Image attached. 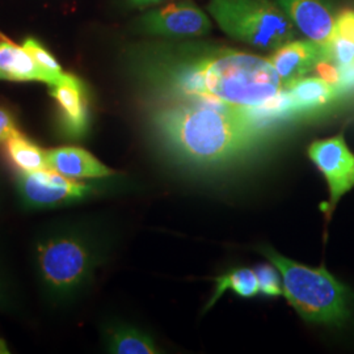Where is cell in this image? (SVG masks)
<instances>
[{
    "label": "cell",
    "mask_w": 354,
    "mask_h": 354,
    "mask_svg": "<svg viewBox=\"0 0 354 354\" xmlns=\"http://www.w3.org/2000/svg\"><path fill=\"white\" fill-rule=\"evenodd\" d=\"M134 66L158 102L209 100L247 112L283 89L268 58L241 51L214 53L193 62L143 58Z\"/></svg>",
    "instance_id": "obj_1"
},
{
    "label": "cell",
    "mask_w": 354,
    "mask_h": 354,
    "mask_svg": "<svg viewBox=\"0 0 354 354\" xmlns=\"http://www.w3.org/2000/svg\"><path fill=\"white\" fill-rule=\"evenodd\" d=\"M102 263V244L93 222L66 214L39 225L29 241V264L38 295L50 311L75 308Z\"/></svg>",
    "instance_id": "obj_2"
},
{
    "label": "cell",
    "mask_w": 354,
    "mask_h": 354,
    "mask_svg": "<svg viewBox=\"0 0 354 354\" xmlns=\"http://www.w3.org/2000/svg\"><path fill=\"white\" fill-rule=\"evenodd\" d=\"M150 125L165 150L197 165L232 159L251 145L257 129L244 111L209 100L158 102Z\"/></svg>",
    "instance_id": "obj_3"
},
{
    "label": "cell",
    "mask_w": 354,
    "mask_h": 354,
    "mask_svg": "<svg viewBox=\"0 0 354 354\" xmlns=\"http://www.w3.org/2000/svg\"><path fill=\"white\" fill-rule=\"evenodd\" d=\"M260 251L277 268L283 294L304 320L342 326L349 319L351 291L324 266L308 268L281 256L270 247H263Z\"/></svg>",
    "instance_id": "obj_4"
},
{
    "label": "cell",
    "mask_w": 354,
    "mask_h": 354,
    "mask_svg": "<svg viewBox=\"0 0 354 354\" xmlns=\"http://www.w3.org/2000/svg\"><path fill=\"white\" fill-rule=\"evenodd\" d=\"M209 12L228 35L263 50H276L297 36V28L272 0H210Z\"/></svg>",
    "instance_id": "obj_5"
},
{
    "label": "cell",
    "mask_w": 354,
    "mask_h": 354,
    "mask_svg": "<svg viewBox=\"0 0 354 354\" xmlns=\"http://www.w3.org/2000/svg\"><path fill=\"white\" fill-rule=\"evenodd\" d=\"M100 178L89 181L62 176L50 168L20 172L15 176L16 203L26 213H42L74 207L100 194Z\"/></svg>",
    "instance_id": "obj_6"
},
{
    "label": "cell",
    "mask_w": 354,
    "mask_h": 354,
    "mask_svg": "<svg viewBox=\"0 0 354 354\" xmlns=\"http://www.w3.org/2000/svg\"><path fill=\"white\" fill-rule=\"evenodd\" d=\"M49 95L57 104V131L66 142H80L91 127L89 96L84 82L79 76L64 73L49 86Z\"/></svg>",
    "instance_id": "obj_7"
},
{
    "label": "cell",
    "mask_w": 354,
    "mask_h": 354,
    "mask_svg": "<svg viewBox=\"0 0 354 354\" xmlns=\"http://www.w3.org/2000/svg\"><path fill=\"white\" fill-rule=\"evenodd\" d=\"M307 153L327 180L329 218L342 196L354 187V153L349 150L342 134L327 140H315L308 147Z\"/></svg>",
    "instance_id": "obj_8"
},
{
    "label": "cell",
    "mask_w": 354,
    "mask_h": 354,
    "mask_svg": "<svg viewBox=\"0 0 354 354\" xmlns=\"http://www.w3.org/2000/svg\"><path fill=\"white\" fill-rule=\"evenodd\" d=\"M145 33L153 36H203L210 32L212 23L193 1H177L155 10L140 19Z\"/></svg>",
    "instance_id": "obj_9"
},
{
    "label": "cell",
    "mask_w": 354,
    "mask_h": 354,
    "mask_svg": "<svg viewBox=\"0 0 354 354\" xmlns=\"http://www.w3.org/2000/svg\"><path fill=\"white\" fill-rule=\"evenodd\" d=\"M277 4L306 37L328 46L335 36L336 17L323 0H277Z\"/></svg>",
    "instance_id": "obj_10"
},
{
    "label": "cell",
    "mask_w": 354,
    "mask_h": 354,
    "mask_svg": "<svg viewBox=\"0 0 354 354\" xmlns=\"http://www.w3.org/2000/svg\"><path fill=\"white\" fill-rule=\"evenodd\" d=\"M322 59H327L324 46L308 41H290L282 45L268 58L277 71L283 87L315 70Z\"/></svg>",
    "instance_id": "obj_11"
},
{
    "label": "cell",
    "mask_w": 354,
    "mask_h": 354,
    "mask_svg": "<svg viewBox=\"0 0 354 354\" xmlns=\"http://www.w3.org/2000/svg\"><path fill=\"white\" fill-rule=\"evenodd\" d=\"M48 165L59 175L75 180L104 178L115 175L114 169L102 165L91 152L73 145L49 150Z\"/></svg>",
    "instance_id": "obj_12"
},
{
    "label": "cell",
    "mask_w": 354,
    "mask_h": 354,
    "mask_svg": "<svg viewBox=\"0 0 354 354\" xmlns=\"http://www.w3.org/2000/svg\"><path fill=\"white\" fill-rule=\"evenodd\" d=\"M290 95L291 102L295 113H313L335 102L342 93L336 86L322 79L315 77H301L285 86Z\"/></svg>",
    "instance_id": "obj_13"
},
{
    "label": "cell",
    "mask_w": 354,
    "mask_h": 354,
    "mask_svg": "<svg viewBox=\"0 0 354 354\" xmlns=\"http://www.w3.org/2000/svg\"><path fill=\"white\" fill-rule=\"evenodd\" d=\"M0 80L39 82L49 86V77L39 70L24 46L8 38H0Z\"/></svg>",
    "instance_id": "obj_14"
},
{
    "label": "cell",
    "mask_w": 354,
    "mask_h": 354,
    "mask_svg": "<svg viewBox=\"0 0 354 354\" xmlns=\"http://www.w3.org/2000/svg\"><path fill=\"white\" fill-rule=\"evenodd\" d=\"M105 348L109 353L156 354L155 342L143 330L127 324H111L102 329Z\"/></svg>",
    "instance_id": "obj_15"
},
{
    "label": "cell",
    "mask_w": 354,
    "mask_h": 354,
    "mask_svg": "<svg viewBox=\"0 0 354 354\" xmlns=\"http://www.w3.org/2000/svg\"><path fill=\"white\" fill-rule=\"evenodd\" d=\"M10 160L20 172H35L48 169V151L29 140L21 131L4 143Z\"/></svg>",
    "instance_id": "obj_16"
},
{
    "label": "cell",
    "mask_w": 354,
    "mask_h": 354,
    "mask_svg": "<svg viewBox=\"0 0 354 354\" xmlns=\"http://www.w3.org/2000/svg\"><path fill=\"white\" fill-rule=\"evenodd\" d=\"M214 281L216 283L214 294L210 302L206 306V308H210L227 289L235 291L243 298H253L260 292L259 281L252 269H247V268L235 269L227 274L215 277Z\"/></svg>",
    "instance_id": "obj_17"
},
{
    "label": "cell",
    "mask_w": 354,
    "mask_h": 354,
    "mask_svg": "<svg viewBox=\"0 0 354 354\" xmlns=\"http://www.w3.org/2000/svg\"><path fill=\"white\" fill-rule=\"evenodd\" d=\"M24 310V297L20 285L8 263L7 256L0 248V313L20 315Z\"/></svg>",
    "instance_id": "obj_18"
},
{
    "label": "cell",
    "mask_w": 354,
    "mask_h": 354,
    "mask_svg": "<svg viewBox=\"0 0 354 354\" xmlns=\"http://www.w3.org/2000/svg\"><path fill=\"white\" fill-rule=\"evenodd\" d=\"M23 46L32 55L39 70L49 77V86L57 83L64 76L62 66L38 39L33 37L26 38Z\"/></svg>",
    "instance_id": "obj_19"
},
{
    "label": "cell",
    "mask_w": 354,
    "mask_h": 354,
    "mask_svg": "<svg viewBox=\"0 0 354 354\" xmlns=\"http://www.w3.org/2000/svg\"><path fill=\"white\" fill-rule=\"evenodd\" d=\"M327 59L340 66L352 64L354 61V41L351 38L335 35L328 46L324 48Z\"/></svg>",
    "instance_id": "obj_20"
},
{
    "label": "cell",
    "mask_w": 354,
    "mask_h": 354,
    "mask_svg": "<svg viewBox=\"0 0 354 354\" xmlns=\"http://www.w3.org/2000/svg\"><path fill=\"white\" fill-rule=\"evenodd\" d=\"M254 273L259 281V288L263 294H266L268 297H279L283 294L277 268L273 264L257 266L254 269Z\"/></svg>",
    "instance_id": "obj_21"
},
{
    "label": "cell",
    "mask_w": 354,
    "mask_h": 354,
    "mask_svg": "<svg viewBox=\"0 0 354 354\" xmlns=\"http://www.w3.org/2000/svg\"><path fill=\"white\" fill-rule=\"evenodd\" d=\"M19 131L15 114L8 108L0 105V145H4Z\"/></svg>",
    "instance_id": "obj_22"
},
{
    "label": "cell",
    "mask_w": 354,
    "mask_h": 354,
    "mask_svg": "<svg viewBox=\"0 0 354 354\" xmlns=\"http://www.w3.org/2000/svg\"><path fill=\"white\" fill-rule=\"evenodd\" d=\"M335 35L354 41V11H344L336 17Z\"/></svg>",
    "instance_id": "obj_23"
},
{
    "label": "cell",
    "mask_w": 354,
    "mask_h": 354,
    "mask_svg": "<svg viewBox=\"0 0 354 354\" xmlns=\"http://www.w3.org/2000/svg\"><path fill=\"white\" fill-rule=\"evenodd\" d=\"M337 89L342 95L354 89V61L352 64L340 66V80Z\"/></svg>",
    "instance_id": "obj_24"
},
{
    "label": "cell",
    "mask_w": 354,
    "mask_h": 354,
    "mask_svg": "<svg viewBox=\"0 0 354 354\" xmlns=\"http://www.w3.org/2000/svg\"><path fill=\"white\" fill-rule=\"evenodd\" d=\"M131 1L137 6H147V4H153V3H158L162 0H131Z\"/></svg>",
    "instance_id": "obj_25"
},
{
    "label": "cell",
    "mask_w": 354,
    "mask_h": 354,
    "mask_svg": "<svg viewBox=\"0 0 354 354\" xmlns=\"http://www.w3.org/2000/svg\"><path fill=\"white\" fill-rule=\"evenodd\" d=\"M3 203V185H1V180H0V205Z\"/></svg>",
    "instance_id": "obj_26"
},
{
    "label": "cell",
    "mask_w": 354,
    "mask_h": 354,
    "mask_svg": "<svg viewBox=\"0 0 354 354\" xmlns=\"http://www.w3.org/2000/svg\"><path fill=\"white\" fill-rule=\"evenodd\" d=\"M0 38H7V37H6V36H4V35H3V33H0Z\"/></svg>",
    "instance_id": "obj_27"
}]
</instances>
